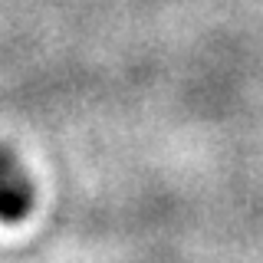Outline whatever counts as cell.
I'll use <instances>...</instances> for the list:
<instances>
[{
    "label": "cell",
    "instance_id": "1",
    "mask_svg": "<svg viewBox=\"0 0 263 263\" xmlns=\"http://www.w3.org/2000/svg\"><path fill=\"white\" fill-rule=\"evenodd\" d=\"M30 208H33V184L13 164L10 171L0 175V220L16 224V220H23L30 214Z\"/></svg>",
    "mask_w": 263,
    "mask_h": 263
},
{
    "label": "cell",
    "instance_id": "2",
    "mask_svg": "<svg viewBox=\"0 0 263 263\" xmlns=\"http://www.w3.org/2000/svg\"><path fill=\"white\" fill-rule=\"evenodd\" d=\"M16 164V158H13V152L7 145H0V175H4V171H10Z\"/></svg>",
    "mask_w": 263,
    "mask_h": 263
}]
</instances>
